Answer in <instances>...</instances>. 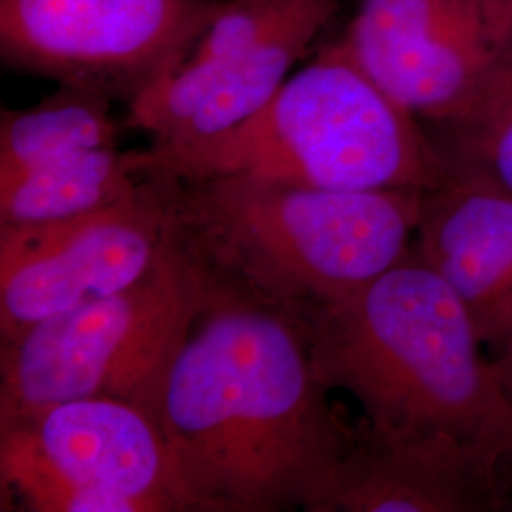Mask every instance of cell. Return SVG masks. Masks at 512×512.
<instances>
[{
	"label": "cell",
	"instance_id": "6da1fadb",
	"mask_svg": "<svg viewBox=\"0 0 512 512\" xmlns=\"http://www.w3.org/2000/svg\"><path fill=\"white\" fill-rule=\"evenodd\" d=\"M291 313L217 283L156 408L190 512H313L355 429Z\"/></svg>",
	"mask_w": 512,
	"mask_h": 512
},
{
	"label": "cell",
	"instance_id": "7a4b0ae2",
	"mask_svg": "<svg viewBox=\"0 0 512 512\" xmlns=\"http://www.w3.org/2000/svg\"><path fill=\"white\" fill-rule=\"evenodd\" d=\"M294 319L306 332L315 378L357 401L368 435L497 478L512 456V401L482 355L465 304L418 251Z\"/></svg>",
	"mask_w": 512,
	"mask_h": 512
},
{
	"label": "cell",
	"instance_id": "3957f363",
	"mask_svg": "<svg viewBox=\"0 0 512 512\" xmlns=\"http://www.w3.org/2000/svg\"><path fill=\"white\" fill-rule=\"evenodd\" d=\"M162 181L177 236L215 281L293 317L401 262L425 198L416 188L351 192L255 177Z\"/></svg>",
	"mask_w": 512,
	"mask_h": 512
},
{
	"label": "cell",
	"instance_id": "277c9868",
	"mask_svg": "<svg viewBox=\"0 0 512 512\" xmlns=\"http://www.w3.org/2000/svg\"><path fill=\"white\" fill-rule=\"evenodd\" d=\"M141 177H255L325 190H435L450 175L433 135L325 44L274 97L215 137L133 150Z\"/></svg>",
	"mask_w": 512,
	"mask_h": 512
},
{
	"label": "cell",
	"instance_id": "5b68a950",
	"mask_svg": "<svg viewBox=\"0 0 512 512\" xmlns=\"http://www.w3.org/2000/svg\"><path fill=\"white\" fill-rule=\"evenodd\" d=\"M217 281L177 236L139 281L2 342L0 420L73 399L133 404L156 421L165 378Z\"/></svg>",
	"mask_w": 512,
	"mask_h": 512
},
{
	"label": "cell",
	"instance_id": "8992f818",
	"mask_svg": "<svg viewBox=\"0 0 512 512\" xmlns=\"http://www.w3.org/2000/svg\"><path fill=\"white\" fill-rule=\"evenodd\" d=\"M0 488L21 511H190L158 423L99 397L0 420Z\"/></svg>",
	"mask_w": 512,
	"mask_h": 512
},
{
	"label": "cell",
	"instance_id": "52a82bcc",
	"mask_svg": "<svg viewBox=\"0 0 512 512\" xmlns=\"http://www.w3.org/2000/svg\"><path fill=\"white\" fill-rule=\"evenodd\" d=\"M420 122L467 126L512 90V0H359L338 38Z\"/></svg>",
	"mask_w": 512,
	"mask_h": 512
},
{
	"label": "cell",
	"instance_id": "ba28073f",
	"mask_svg": "<svg viewBox=\"0 0 512 512\" xmlns=\"http://www.w3.org/2000/svg\"><path fill=\"white\" fill-rule=\"evenodd\" d=\"M346 0H224L181 63L128 105L129 128L184 145L236 128L308 57Z\"/></svg>",
	"mask_w": 512,
	"mask_h": 512
},
{
	"label": "cell",
	"instance_id": "9c48e42d",
	"mask_svg": "<svg viewBox=\"0 0 512 512\" xmlns=\"http://www.w3.org/2000/svg\"><path fill=\"white\" fill-rule=\"evenodd\" d=\"M224 0H0L10 71L133 103L171 73Z\"/></svg>",
	"mask_w": 512,
	"mask_h": 512
},
{
	"label": "cell",
	"instance_id": "30bf717a",
	"mask_svg": "<svg viewBox=\"0 0 512 512\" xmlns=\"http://www.w3.org/2000/svg\"><path fill=\"white\" fill-rule=\"evenodd\" d=\"M173 238L167 186L143 177L122 202L69 219L0 224V336L139 281Z\"/></svg>",
	"mask_w": 512,
	"mask_h": 512
},
{
	"label": "cell",
	"instance_id": "8fae6325",
	"mask_svg": "<svg viewBox=\"0 0 512 512\" xmlns=\"http://www.w3.org/2000/svg\"><path fill=\"white\" fill-rule=\"evenodd\" d=\"M418 255L456 291L482 344L512 336V192L450 173L425 192Z\"/></svg>",
	"mask_w": 512,
	"mask_h": 512
},
{
	"label": "cell",
	"instance_id": "7c38bea8",
	"mask_svg": "<svg viewBox=\"0 0 512 512\" xmlns=\"http://www.w3.org/2000/svg\"><path fill=\"white\" fill-rule=\"evenodd\" d=\"M497 503L495 476L357 427L313 512H478Z\"/></svg>",
	"mask_w": 512,
	"mask_h": 512
},
{
	"label": "cell",
	"instance_id": "4fadbf2b",
	"mask_svg": "<svg viewBox=\"0 0 512 512\" xmlns=\"http://www.w3.org/2000/svg\"><path fill=\"white\" fill-rule=\"evenodd\" d=\"M143 183L133 150H82L0 179V224H37L109 207Z\"/></svg>",
	"mask_w": 512,
	"mask_h": 512
},
{
	"label": "cell",
	"instance_id": "5bb4252c",
	"mask_svg": "<svg viewBox=\"0 0 512 512\" xmlns=\"http://www.w3.org/2000/svg\"><path fill=\"white\" fill-rule=\"evenodd\" d=\"M112 99L103 93L59 84V90L31 109L2 110L0 179L50 164L82 150L112 147L118 124Z\"/></svg>",
	"mask_w": 512,
	"mask_h": 512
},
{
	"label": "cell",
	"instance_id": "9a60e30c",
	"mask_svg": "<svg viewBox=\"0 0 512 512\" xmlns=\"http://www.w3.org/2000/svg\"><path fill=\"white\" fill-rule=\"evenodd\" d=\"M439 131L433 139L450 173L512 192V93L475 122Z\"/></svg>",
	"mask_w": 512,
	"mask_h": 512
},
{
	"label": "cell",
	"instance_id": "2e32d148",
	"mask_svg": "<svg viewBox=\"0 0 512 512\" xmlns=\"http://www.w3.org/2000/svg\"><path fill=\"white\" fill-rule=\"evenodd\" d=\"M494 368L499 382L505 387V391L512 401V336L511 340L497 351Z\"/></svg>",
	"mask_w": 512,
	"mask_h": 512
},
{
	"label": "cell",
	"instance_id": "e0dca14e",
	"mask_svg": "<svg viewBox=\"0 0 512 512\" xmlns=\"http://www.w3.org/2000/svg\"><path fill=\"white\" fill-rule=\"evenodd\" d=\"M509 93H512V90H511V92H509ZM509 93H507V95H509ZM507 95H505V97H507Z\"/></svg>",
	"mask_w": 512,
	"mask_h": 512
}]
</instances>
